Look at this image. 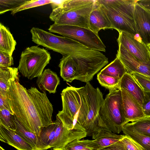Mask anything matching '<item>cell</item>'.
Segmentation results:
<instances>
[{"mask_svg":"<svg viewBox=\"0 0 150 150\" xmlns=\"http://www.w3.org/2000/svg\"><path fill=\"white\" fill-rule=\"evenodd\" d=\"M125 135L114 133L110 136L99 138L93 140L82 139L87 145L95 150H99L109 146L122 139Z\"/></svg>","mask_w":150,"mask_h":150,"instance_id":"23","label":"cell"},{"mask_svg":"<svg viewBox=\"0 0 150 150\" xmlns=\"http://www.w3.org/2000/svg\"><path fill=\"white\" fill-rule=\"evenodd\" d=\"M52 2V1L51 0H27L20 6L11 11V14L13 15L16 13L22 11L51 4Z\"/></svg>","mask_w":150,"mask_h":150,"instance_id":"30","label":"cell"},{"mask_svg":"<svg viewBox=\"0 0 150 150\" xmlns=\"http://www.w3.org/2000/svg\"><path fill=\"white\" fill-rule=\"evenodd\" d=\"M132 140L133 141V142L134 143V144H135V145L136 146H137V147L138 149L139 150H143L141 148L140 146L136 142L134 141L133 140Z\"/></svg>","mask_w":150,"mask_h":150,"instance_id":"40","label":"cell"},{"mask_svg":"<svg viewBox=\"0 0 150 150\" xmlns=\"http://www.w3.org/2000/svg\"><path fill=\"white\" fill-rule=\"evenodd\" d=\"M96 0H66L53 10L49 16L55 24L89 29V20Z\"/></svg>","mask_w":150,"mask_h":150,"instance_id":"5","label":"cell"},{"mask_svg":"<svg viewBox=\"0 0 150 150\" xmlns=\"http://www.w3.org/2000/svg\"><path fill=\"white\" fill-rule=\"evenodd\" d=\"M0 140L17 150H34L16 131L0 124Z\"/></svg>","mask_w":150,"mask_h":150,"instance_id":"16","label":"cell"},{"mask_svg":"<svg viewBox=\"0 0 150 150\" xmlns=\"http://www.w3.org/2000/svg\"><path fill=\"white\" fill-rule=\"evenodd\" d=\"M0 150H5L1 146L0 147Z\"/></svg>","mask_w":150,"mask_h":150,"instance_id":"41","label":"cell"},{"mask_svg":"<svg viewBox=\"0 0 150 150\" xmlns=\"http://www.w3.org/2000/svg\"><path fill=\"white\" fill-rule=\"evenodd\" d=\"M27 0H0V14L12 11L20 6Z\"/></svg>","mask_w":150,"mask_h":150,"instance_id":"31","label":"cell"},{"mask_svg":"<svg viewBox=\"0 0 150 150\" xmlns=\"http://www.w3.org/2000/svg\"><path fill=\"white\" fill-rule=\"evenodd\" d=\"M97 79L102 86L109 90L113 88H120L119 85L120 80L100 73L97 75Z\"/></svg>","mask_w":150,"mask_h":150,"instance_id":"29","label":"cell"},{"mask_svg":"<svg viewBox=\"0 0 150 150\" xmlns=\"http://www.w3.org/2000/svg\"><path fill=\"white\" fill-rule=\"evenodd\" d=\"M108 62V58L98 51L89 55L63 56L59 67L64 81L71 82L76 79L87 83Z\"/></svg>","mask_w":150,"mask_h":150,"instance_id":"3","label":"cell"},{"mask_svg":"<svg viewBox=\"0 0 150 150\" xmlns=\"http://www.w3.org/2000/svg\"><path fill=\"white\" fill-rule=\"evenodd\" d=\"M147 46H148V47L149 50L150 51V44H149Z\"/></svg>","mask_w":150,"mask_h":150,"instance_id":"42","label":"cell"},{"mask_svg":"<svg viewBox=\"0 0 150 150\" xmlns=\"http://www.w3.org/2000/svg\"><path fill=\"white\" fill-rule=\"evenodd\" d=\"M127 71L118 57L103 69L101 74L120 80Z\"/></svg>","mask_w":150,"mask_h":150,"instance_id":"24","label":"cell"},{"mask_svg":"<svg viewBox=\"0 0 150 150\" xmlns=\"http://www.w3.org/2000/svg\"><path fill=\"white\" fill-rule=\"evenodd\" d=\"M6 109L14 114L10 102L8 91L0 90V110Z\"/></svg>","mask_w":150,"mask_h":150,"instance_id":"34","label":"cell"},{"mask_svg":"<svg viewBox=\"0 0 150 150\" xmlns=\"http://www.w3.org/2000/svg\"><path fill=\"white\" fill-rule=\"evenodd\" d=\"M62 108L57 116L64 126L69 129L86 131L77 123L78 114L81 105L79 88L67 87L61 93Z\"/></svg>","mask_w":150,"mask_h":150,"instance_id":"10","label":"cell"},{"mask_svg":"<svg viewBox=\"0 0 150 150\" xmlns=\"http://www.w3.org/2000/svg\"><path fill=\"white\" fill-rule=\"evenodd\" d=\"M132 75L144 91L150 92V80L141 74L133 73Z\"/></svg>","mask_w":150,"mask_h":150,"instance_id":"35","label":"cell"},{"mask_svg":"<svg viewBox=\"0 0 150 150\" xmlns=\"http://www.w3.org/2000/svg\"><path fill=\"white\" fill-rule=\"evenodd\" d=\"M120 89L125 124L146 118L142 107L137 100L125 90Z\"/></svg>","mask_w":150,"mask_h":150,"instance_id":"15","label":"cell"},{"mask_svg":"<svg viewBox=\"0 0 150 150\" xmlns=\"http://www.w3.org/2000/svg\"><path fill=\"white\" fill-rule=\"evenodd\" d=\"M119 88L130 93L142 107L144 91L132 74L126 72L120 80Z\"/></svg>","mask_w":150,"mask_h":150,"instance_id":"18","label":"cell"},{"mask_svg":"<svg viewBox=\"0 0 150 150\" xmlns=\"http://www.w3.org/2000/svg\"><path fill=\"white\" fill-rule=\"evenodd\" d=\"M60 79L57 74L49 69H45L38 77L36 83L39 89L43 92L47 91L54 93L60 83Z\"/></svg>","mask_w":150,"mask_h":150,"instance_id":"19","label":"cell"},{"mask_svg":"<svg viewBox=\"0 0 150 150\" xmlns=\"http://www.w3.org/2000/svg\"><path fill=\"white\" fill-rule=\"evenodd\" d=\"M116 57L120 60L128 73L139 74L150 77V62H142L130 54L120 43H118Z\"/></svg>","mask_w":150,"mask_h":150,"instance_id":"13","label":"cell"},{"mask_svg":"<svg viewBox=\"0 0 150 150\" xmlns=\"http://www.w3.org/2000/svg\"><path fill=\"white\" fill-rule=\"evenodd\" d=\"M64 150H95L84 143L82 140H76L67 144Z\"/></svg>","mask_w":150,"mask_h":150,"instance_id":"33","label":"cell"},{"mask_svg":"<svg viewBox=\"0 0 150 150\" xmlns=\"http://www.w3.org/2000/svg\"><path fill=\"white\" fill-rule=\"evenodd\" d=\"M118 43L123 46L133 56L140 62H150V51L147 45L135 36L124 32L119 33Z\"/></svg>","mask_w":150,"mask_h":150,"instance_id":"12","label":"cell"},{"mask_svg":"<svg viewBox=\"0 0 150 150\" xmlns=\"http://www.w3.org/2000/svg\"><path fill=\"white\" fill-rule=\"evenodd\" d=\"M16 45V41L10 30L0 23V51L12 56Z\"/></svg>","mask_w":150,"mask_h":150,"instance_id":"21","label":"cell"},{"mask_svg":"<svg viewBox=\"0 0 150 150\" xmlns=\"http://www.w3.org/2000/svg\"><path fill=\"white\" fill-rule=\"evenodd\" d=\"M51 33H57L75 40L89 49L105 52L106 47L98 35L89 29L71 25L54 23L48 29Z\"/></svg>","mask_w":150,"mask_h":150,"instance_id":"9","label":"cell"},{"mask_svg":"<svg viewBox=\"0 0 150 150\" xmlns=\"http://www.w3.org/2000/svg\"><path fill=\"white\" fill-rule=\"evenodd\" d=\"M142 108L145 117L150 118V92L144 91Z\"/></svg>","mask_w":150,"mask_h":150,"instance_id":"36","label":"cell"},{"mask_svg":"<svg viewBox=\"0 0 150 150\" xmlns=\"http://www.w3.org/2000/svg\"><path fill=\"white\" fill-rule=\"evenodd\" d=\"M136 1L134 15L137 34L141 40L147 45L150 44V10L139 4Z\"/></svg>","mask_w":150,"mask_h":150,"instance_id":"14","label":"cell"},{"mask_svg":"<svg viewBox=\"0 0 150 150\" xmlns=\"http://www.w3.org/2000/svg\"><path fill=\"white\" fill-rule=\"evenodd\" d=\"M56 128L55 121L47 127L41 128L37 150H47L50 148V145L54 138Z\"/></svg>","mask_w":150,"mask_h":150,"instance_id":"20","label":"cell"},{"mask_svg":"<svg viewBox=\"0 0 150 150\" xmlns=\"http://www.w3.org/2000/svg\"><path fill=\"white\" fill-rule=\"evenodd\" d=\"M136 0H97L112 25L119 33L124 32L134 36L137 34L134 12Z\"/></svg>","mask_w":150,"mask_h":150,"instance_id":"4","label":"cell"},{"mask_svg":"<svg viewBox=\"0 0 150 150\" xmlns=\"http://www.w3.org/2000/svg\"><path fill=\"white\" fill-rule=\"evenodd\" d=\"M18 68L0 67V90L8 91L10 82L19 77Z\"/></svg>","mask_w":150,"mask_h":150,"instance_id":"25","label":"cell"},{"mask_svg":"<svg viewBox=\"0 0 150 150\" xmlns=\"http://www.w3.org/2000/svg\"><path fill=\"white\" fill-rule=\"evenodd\" d=\"M8 92L16 119L39 136L41 128L53 122V106L46 92L41 93L34 87L27 89L20 83L19 77L10 82Z\"/></svg>","mask_w":150,"mask_h":150,"instance_id":"1","label":"cell"},{"mask_svg":"<svg viewBox=\"0 0 150 150\" xmlns=\"http://www.w3.org/2000/svg\"><path fill=\"white\" fill-rule=\"evenodd\" d=\"M137 132L150 137V118H144L130 123Z\"/></svg>","mask_w":150,"mask_h":150,"instance_id":"28","label":"cell"},{"mask_svg":"<svg viewBox=\"0 0 150 150\" xmlns=\"http://www.w3.org/2000/svg\"><path fill=\"white\" fill-rule=\"evenodd\" d=\"M110 146L115 147L120 150H139L132 140L125 135L121 139Z\"/></svg>","mask_w":150,"mask_h":150,"instance_id":"32","label":"cell"},{"mask_svg":"<svg viewBox=\"0 0 150 150\" xmlns=\"http://www.w3.org/2000/svg\"><path fill=\"white\" fill-rule=\"evenodd\" d=\"M16 117L9 111L6 109L0 110V124L11 129L16 130Z\"/></svg>","mask_w":150,"mask_h":150,"instance_id":"27","label":"cell"},{"mask_svg":"<svg viewBox=\"0 0 150 150\" xmlns=\"http://www.w3.org/2000/svg\"><path fill=\"white\" fill-rule=\"evenodd\" d=\"M30 32L34 43L59 53L63 56L89 55L96 52L71 39L55 35L38 28L33 27Z\"/></svg>","mask_w":150,"mask_h":150,"instance_id":"6","label":"cell"},{"mask_svg":"<svg viewBox=\"0 0 150 150\" xmlns=\"http://www.w3.org/2000/svg\"><path fill=\"white\" fill-rule=\"evenodd\" d=\"M79 90L81 103L78 116V125L84 128L87 136L92 137L93 139L113 134L99 120V112L104 100L100 89L94 88L89 82L84 86L79 88Z\"/></svg>","mask_w":150,"mask_h":150,"instance_id":"2","label":"cell"},{"mask_svg":"<svg viewBox=\"0 0 150 150\" xmlns=\"http://www.w3.org/2000/svg\"><path fill=\"white\" fill-rule=\"evenodd\" d=\"M13 64L12 56L0 51V67H11Z\"/></svg>","mask_w":150,"mask_h":150,"instance_id":"37","label":"cell"},{"mask_svg":"<svg viewBox=\"0 0 150 150\" xmlns=\"http://www.w3.org/2000/svg\"><path fill=\"white\" fill-rule=\"evenodd\" d=\"M56 128L54 138L50 145L53 150H64L66 146L76 140H81L87 136L86 131L69 129L65 127L56 115Z\"/></svg>","mask_w":150,"mask_h":150,"instance_id":"11","label":"cell"},{"mask_svg":"<svg viewBox=\"0 0 150 150\" xmlns=\"http://www.w3.org/2000/svg\"><path fill=\"white\" fill-rule=\"evenodd\" d=\"M89 29L98 35L101 29H112L111 23L96 0L89 18Z\"/></svg>","mask_w":150,"mask_h":150,"instance_id":"17","label":"cell"},{"mask_svg":"<svg viewBox=\"0 0 150 150\" xmlns=\"http://www.w3.org/2000/svg\"><path fill=\"white\" fill-rule=\"evenodd\" d=\"M99 118L102 125L113 133L119 134L122 131L125 123L120 88L110 90L100 109Z\"/></svg>","mask_w":150,"mask_h":150,"instance_id":"7","label":"cell"},{"mask_svg":"<svg viewBox=\"0 0 150 150\" xmlns=\"http://www.w3.org/2000/svg\"><path fill=\"white\" fill-rule=\"evenodd\" d=\"M99 150H120L116 147L110 146Z\"/></svg>","mask_w":150,"mask_h":150,"instance_id":"39","label":"cell"},{"mask_svg":"<svg viewBox=\"0 0 150 150\" xmlns=\"http://www.w3.org/2000/svg\"><path fill=\"white\" fill-rule=\"evenodd\" d=\"M16 129L15 130L16 132L30 145L34 150H37L39 136L35 133L28 130L16 119Z\"/></svg>","mask_w":150,"mask_h":150,"instance_id":"26","label":"cell"},{"mask_svg":"<svg viewBox=\"0 0 150 150\" xmlns=\"http://www.w3.org/2000/svg\"><path fill=\"white\" fill-rule=\"evenodd\" d=\"M51 59L50 53L44 48L28 47L21 53L18 68L24 77L31 80L41 75Z\"/></svg>","mask_w":150,"mask_h":150,"instance_id":"8","label":"cell"},{"mask_svg":"<svg viewBox=\"0 0 150 150\" xmlns=\"http://www.w3.org/2000/svg\"><path fill=\"white\" fill-rule=\"evenodd\" d=\"M122 131L125 136L137 143L143 150H150V137L137 132L130 123H127L124 125Z\"/></svg>","mask_w":150,"mask_h":150,"instance_id":"22","label":"cell"},{"mask_svg":"<svg viewBox=\"0 0 150 150\" xmlns=\"http://www.w3.org/2000/svg\"><path fill=\"white\" fill-rule=\"evenodd\" d=\"M148 79L150 80V77L147 76H145Z\"/></svg>","mask_w":150,"mask_h":150,"instance_id":"43","label":"cell"},{"mask_svg":"<svg viewBox=\"0 0 150 150\" xmlns=\"http://www.w3.org/2000/svg\"><path fill=\"white\" fill-rule=\"evenodd\" d=\"M136 2L145 8L150 10V0H137Z\"/></svg>","mask_w":150,"mask_h":150,"instance_id":"38","label":"cell"}]
</instances>
